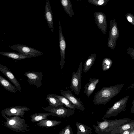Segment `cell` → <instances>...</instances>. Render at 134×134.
<instances>
[{"mask_svg": "<svg viewBox=\"0 0 134 134\" xmlns=\"http://www.w3.org/2000/svg\"><path fill=\"white\" fill-rule=\"evenodd\" d=\"M134 128H132L125 131L119 134H130L133 130Z\"/></svg>", "mask_w": 134, "mask_h": 134, "instance_id": "obj_32", "label": "cell"}, {"mask_svg": "<svg viewBox=\"0 0 134 134\" xmlns=\"http://www.w3.org/2000/svg\"></svg>", "mask_w": 134, "mask_h": 134, "instance_id": "obj_37", "label": "cell"}, {"mask_svg": "<svg viewBox=\"0 0 134 134\" xmlns=\"http://www.w3.org/2000/svg\"><path fill=\"white\" fill-rule=\"evenodd\" d=\"M96 56V54L93 53L87 59L83 65V72L86 73L90 69L95 61Z\"/></svg>", "mask_w": 134, "mask_h": 134, "instance_id": "obj_21", "label": "cell"}, {"mask_svg": "<svg viewBox=\"0 0 134 134\" xmlns=\"http://www.w3.org/2000/svg\"><path fill=\"white\" fill-rule=\"evenodd\" d=\"M113 63L112 60L110 58H104L102 63L103 70L105 71L108 70L111 66Z\"/></svg>", "mask_w": 134, "mask_h": 134, "instance_id": "obj_27", "label": "cell"}, {"mask_svg": "<svg viewBox=\"0 0 134 134\" xmlns=\"http://www.w3.org/2000/svg\"><path fill=\"white\" fill-rule=\"evenodd\" d=\"M44 16L49 28L53 34L54 31V27L53 13L50 4L48 0H47L46 1Z\"/></svg>", "mask_w": 134, "mask_h": 134, "instance_id": "obj_15", "label": "cell"}, {"mask_svg": "<svg viewBox=\"0 0 134 134\" xmlns=\"http://www.w3.org/2000/svg\"><path fill=\"white\" fill-rule=\"evenodd\" d=\"M9 47L19 53L26 55H31L34 58L41 56L43 52L34 48L23 44H16L9 46Z\"/></svg>", "mask_w": 134, "mask_h": 134, "instance_id": "obj_8", "label": "cell"}, {"mask_svg": "<svg viewBox=\"0 0 134 134\" xmlns=\"http://www.w3.org/2000/svg\"><path fill=\"white\" fill-rule=\"evenodd\" d=\"M99 81L98 79L90 78L89 80V82L85 84L84 87L83 92L86 93L87 97L89 98L93 92Z\"/></svg>", "mask_w": 134, "mask_h": 134, "instance_id": "obj_16", "label": "cell"}, {"mask_svg": "<svg viewBox=\"0 0 134 134\" xmlns=\"http://www.w3.org/2000/svg\"><path fill=\"white\" fill-rule=\"evenodd\" d=\"M46 99L48 101L49 106L55 107L64 106V104L58 98L52 96L51 94L47 95Z\"/></svg>", "mask_w": 134, "mask_h": 134, "instance_id": "obj_25", "label": "cell"}, {"mask_svg": "<svg viewBox=\"0 0 134 134\" xmlns=\"http://www.w3.org/2000/svg\"><path fill=\"white\" fill-rule=\"evenodd\" d=\"M60 94L67 98L74 105L75 108L81 111L85 110L84 106L81 100L73 95L69 90L67 89V91H64L61 90Z\"/></svg>", "mask_w": 134, "mask_h": 134, "instance_id": "obj_11", "label": "cell"}, {"mask_svg": "<svg viewBox=\"0 0 134 134\" xmlns=\"http://www.w3.org/2000/svg\"><path fill=\"white\" fill-rule=\"evenodd\" d=\"M0 71L15 86L18 90L21 92V86L15 76L6 66L0 64Z\"/></svg>", "mask_w": 134, "mask_h": 134, "instance_id": "obj_14", "label": "cell"}, {"mask_svg": "<svg viewBox=\"0 0 134 134\" xmlns=\"http://www.w3.org/2000/svg\"><path fill=\"white\" fill-rule=\"evenodd\" d=\"M75 125L77 128L76 134H91L92 129L90 127L83 124L76 122Z\"/></svg>", "mask_w": 134, "mask_h": 134, "instance_id": "obj_22", "label": "cell"}, {"mask_svg": "<svg viewBox=\"0 0 134 134\" xmlns=\"http://www.w3.org/2000/svg\"><path fill=\"white\" fill-rule=\"evenodd\" d=\"M120 32L115 18L110 20L109 31L107 45L111 49L115 48L116 41L119 37Z\"/></svg>", "mask_w": 134, "mask_h": 134, "instance_id": "obj_6", "label": "cell"}, {"mask_svg": "<svg viewBox=\"0 0 134 134\" xmlns=\"http://www.w3.org/2000/svg\"><path fill=\"white\" fill-rule=\"evenodd\" d=\"M82 59L77 71H74L71 80L70 88L72 92L74 91L75 94L79 95L81 87V79L82 68Z\"/></svg>", "mask_w": 134, "mask_h": 134, "instance_id": "obj_7", "label": "cell"}, {"mask_svg": "<svg viewBox=\"0 0 134 134\" xmlns=\"http://www.w3.org/2000/svg\"><path fill=\"white\" fill-rule=\"evenodd\" d=\"M134 128V120L131 119L129 121L115 128L111 134H119L129 129Z\"/></svg>", "mask_w": 134, "mask_h": 134, "instance_id": "obj_17", "label": "cell"}, {"mask_svg": "<svg viewBox=\"0 0 134 134\" xmlns=\"http://www.w3.org/2000/svg\"><path fill=\"white\" fill-rule=\"evenodd\" d=\"M63 132V130L62 129L61 131H60L59 132V134H62Z\"/></svg>", "mask_w": 134, "mask_h": 134, "instance_id": "obj_35", "label": "cell"}, {"mask_svg": "<svg viewBox=\"0 0 134 134\" xmlns=\"http://www.w3.org/2000/svg\"><path fill=\"white\" fill-rule=\"evenodd\" d=\"M126 50L127 54L134 60V48L128 47Z\"/></svg>", "mask_w": 134, "mask_h": 134, "instance_id": "obj_31", "label": "cell"}, {"mask_svg": "<svg viewBox=\"0 0 134 134\" xmlns=\"http://www.w3.org/2000/svg\"><path fill=\"white\" fill-rule=\"evenodd\" d=\"M125 84H121L105 87L95 94L93 100L96 105L104 104L109 102L113 97L119 93Z\"/></svg>", "mask_w": 134, "mask_h": 134, "instance_id": "obj_1", "label": "cell"}, {"mask_svg": "<svg viewBox=\"0 0 134 134\" xmlns=\"http://www.w3.org/2000/svg\"><path fill=\"white\" fill-rule=\"evenodd\" d=\"M51 95L58 98L66 108L74 109L75 108L74 105L66 97L62 96H60L54 94Z\"/></svg>", "mask_w": 134, "mask_h": 134, "instance_id": "obj_26", "label": "cell"}, {"mask_svg": "<svg viewBox=\"0 0 134 134\" xmlns=\"http://www.w3.org/2000/svg\"><path fill=\"white\" fill-rule=\"evenodd\" d=\"M60 2L64 11L71 17L74 15L72 5L70 0H60Z\"/></svg>", "mask_w": 134, "mask_h": 134, "instance_id": "obj_24", "label": "cell"}, {"mask_svg": "<svg viewBox=\"0 0 134 134\" xmlns=\"http://www.w3.org/2000/svg\"><path fill=\"white\" fill-rule=\"evenodd\" d=\"M62 130V134H73L72 129L70 124L67 125Z\"/></svg>", "mask_w": 134, "mask_h": 134, "instance_id": "obj_29", "label": "cell"}, {"mask_svg": "<svg viewBox=\"0 0 134 134\" xmlns=\"http://www.w3.org/2000/svg\"><path fill=\"white\" fill-rule=\"evenodd\" d=\"M0 84L8 91L16 93L18 89L14 85H12L6 79L0 76Z\"/></svg>", "mask_w": 134, "mask_h": 134, "instance_id": "obj_19", "label": "cell"}, {"mask_svg": "<svg viewBox=\"0 0 134 134\" xmlns=\"http://www.w3.org/2000/svg\"><path fill=\"white\" fill-rule=\"evenodd\" d=\"M40 109L51 113L53 116L60 118L70 117L75 112L74 109L65 108L64 106L55 107L49 105L45 108H41Z\"/></svg>", "mask_w": 134, "mask_h": 134, "instance_id": "obj_5", "label": "cell"}, {"mask_svg": "<svg viewBox=\"0 0 134 134\" xmlns=\"http://www.w3.org/2000/svg\"><path fill=\"white\" fill-rule=\"evenodd\" d=\"M94 15L95 23L102 32L106 35L107 32V24L106 16L104 13L96 12Z\"/></svg>", "mask_w": 134, "mask_h": 134, "instance_id": "obj_13", "label": "cell"}, {"mask_svg": "<svg viewBox=\"0 0 134 134\" xmlns=\"http://www.w3.org/2000/svg\"><path fill=\"white\" fill-rule=\"evenodd\" d=\"M0 54L9 58L18 60H20L33 57L32 56L25 55L19 52L14 53L2 51L0 52Z\"/></svg>", "mask_w": 134, "mask_h": 134, "instance_id": "obj_18", "label": "cell"}, {"mask_svg": "<svg viewBox=\"0 0 134 134\" xmlns=\"http://www.w3.org/2000/svg\"><path fill=\"white\" fill-rule=\"evenodd\" d=\"M109 0H88V3L96 6H103L107 4Z\"/></svg>", "mask_w": 134, "mask_h": 134, "instance_id": "obj_28", "label": "cell"}, {"mask_svg": "<svg viewBox=\"0 0 134 134\" xmlns=\"http://www.w3.org/2000/svg\"><path fill=\"white\" fill-rule=\"evenodd\" d=\"M52 115V114L50 113H35L30 115L31 121L33 123L39 122L41 120L47 119L48 116Z\"/></svg>", "mask_w": 134, "mask_h": 134, "instance_id": "obj_23", "label": "cell"}, {"mask_svg": "<svg viewBox=\"0 0 134 134\" xmlns=\"http://www.w3.org/2000/svg\"><path fill=\"white\" fill-rule=\"evenodd\" d=\"M43 74L42 72L27 71L25 72L24 75L28 78L27 81L29 84L38 88L42 85Z\"/></svg>", "mask_w": 134, "mask_h": 134, "instance_id": "obj_10", "label": "cell"}, {"mask_svg": "<svg viewBox=\"0 0 134 134\" xmlns=\"http://www.w3.org/2000/svg\"><path fill=\"white\" fill-rule=\"evenodd\" d=\"M130 134H134V130Z\"/></svg>", "mask_w": 134, "mask_h": 134, "instance_id": "obj_36", "label": "cell"}, {"mask_svg": "<svg viewBox=\"0 0 134 134\" xmlns=\"http://www.w3.org/2000/svg\"><path fill=\"white\" fill-rule=\"evenodd\" d=\"M133 77H134V70L133 71ZM134 88V82L131 85L129 86L128 87L127 89H132Z\"/></svg>", "mask_w": 134, "mask_h": 134, "instance_id": "obj_33", "label": "cell"}, {"mask_svg": "<svg viewBox=\"0 0 134 134\" xmlns=\"http://www.w3.org/2000/svg\"><path fill=\"white\" fill-rule=\"evenodd\" d=\"M6 121H2L3 126L16 132H23L29 131V125L26 124L25 119L20 117L14 116L8 117L4 114H1Z\"/></svg>", "mask_w": 134, "mask_h": 134, "instance_id": "obj_3", "label": "cell"}, {"mask_svg": "<svg viewBox=\"0 0 134 134\" xmlns=\"http://www.w3.org/2000/svg\"><path fill=\"white\" fill-rule=\"evenodd\" d=\"M59 41L60 49L61 60L60 65L62 70L65 65V58L66 43L63 34L62 27L60 21L59 22Z\"/></svg>", "mask_w": 134, "mask_h": 134, "instance_id": "obj_12", "label": "cell"}, {"mask_svg": "<svg viewBox=\"0 0 134 134\" xmlns=\"http://www.w3.org/2000/svg\"><path fill=\"white\" fill-rule=\"evenodd\" d=\"M129 97V96H127L116 102L112 106L108 108L102 118H105L112 117H115L119 113L125 111Z\"/></svg>", "mask_w": 134, "mask_h": 134, "instance_id": "obj_4", "label": "cell"}, {"mask_svg": "<svg viewBox=\"0 0 134 134\" xmlns=\"http://www.w3.org/2000/svg\"><path fill=\"white\" fill-rule=\"evenodd\" d=\"M125 16L128 21L134 26V16L131 13H128L125 14Z\"/></svg>", "mask_w": 134, "mask_h": 134, "instance_id": "obj_30", "label": "cell"}, {"mask_svg": "<svg viewBox=\"0 0 134 134\" xmlns=\"http://www.w3.org/2000/svg\"><path fill=\"white\" fill-rule=\"evenodd\" d=\"M102 119L103 121H97V126L93 125L97 134H111L115 128L132 119L127 118L110 120L102 117Z\"/></svg>", "mask_w": 134, "mask_h": 134, "instance_id": "obj_2", "label": "cell"}, {"mask_svg": "<svg viewBox=\"0 0 134 134\" xmlns=\"http://www.w3.org/2000/svg\"><path fill=\"white\" fill-rule=\"evenodd\" d=\"M132 105L131 107V113H134V99L132 102Z\"/></svg>", "mask_w": 134, "mask_h": 134, "instance_id": "obj_34", "label": "cell"}, {"mask_svg": "<svg viewBox=\"0 0 134 134\" xmlns=\"http://www.w3.org/2000/svg\"><path fill=\"white\" fill-rule=\"evenodd\" d=\"M30 110L27 107L16 106L5 108L2 110L1 114H4L8 117L18 116L24 118L25 112Z\"/></svg>", "mask_w": 134, "mask_h": 134, "instance_id": "obj_9", "label": "cell"}, {"mask_svg": "<svg viewBox=\"0 0 134 134\" xmlns=\"http://www.w3.org/2000/svg\"><path fill=\"white\" fill-rule=\"evenodd\" d=\"M62 121L49 120L47 119L40 121L37 124V125L40 127L48 128L57 126L60 124Z\"/></svg>", "mask_w": 134, "mask_h": 134, "instance_id": "obj_20", "label": "cell"}]
</instances>
